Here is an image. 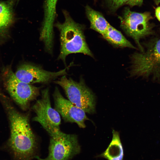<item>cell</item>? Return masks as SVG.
Instances as JSON below:
<instances>
[{
  "instance_id": "cell-1",
  "label": "cell",
  "mask_w": 160,
  "mask_h": 160,
  "mask_svg": "<svg viewBox=\"0 0 160 160\" xmlns=\"http://www.w3.org/2000/svg\"><path fill=\"white\" fill-rule=\"evenodd\" d=\"M3 102L10 124L8 145L18 160H31L37 156V145L28 116L17 112L7 100Z\"/></svg>"
},
{
  "instance_id": "cell-2",
  "label": "cell",
  "mask_w": 160,
  "mask_h": 160,
  "mask_svg": "<svg viewBox=\"0 0 160 160\" xmlns=\"http://www.w3.org/2000/svg\"><path fill=\"white\" fill-rule=\"evenodd\" d=\"M63 13L64 21L55 25L60 32V49L57 59L66 65V57L70 54L80 53L93 57L86 41L83 25L75 21L66 11Z\"/></svg>"
},
{
  "instance_id": "cell-3",
  "label": "cell",
  "mask_w": 160,
  "mask_h": 160,
  "mask_svg": "<svg viewBox=\"0 0 160 160\" xmlns=\"http://www.w3.org/2000/svg\"><path fill=\"white\" fill-rule=\"evenodd\" d=\"M143 52H135L131 57V74L132 76L160 79V38H155L145 45Z\"/></svg>"
},
{
  "instance_id": "cell-4",
  "label": "cell",
  "mask_w": 160,
  "mask_h": 160,
  "mask_svg": "<svg viewBox=\"0 0 160 160\" xmlns=\"http://www.w3.org/2000/svg\"><path fill=\"white\" fill-rule=\"evenodd\" d=\"M55 82L63 89L68 100L76 106L89 114L95 112V95L82 78L77 82L64 75Z\"/></svg>"
},
{
  "instance_id": "cell-5",
  "label": "cell",
  "mask_w": 160,
  "mask_h": 160,
  "mask_svg": "<svg viewBox=\"0 0 160 160\" xmlns=\"http://www.w3.org/2000/svg\"><path fill=\"white\" fill-rule=\"evenodd\" d=\"M119 18L121 26L125 33L135 41L141 52L144 49L140 41L141 39L154 33L153 25L150 22L152 16L149 12H137L125 9Z\"/></svg>"
},
{
  "instance_id": "cell-6",
  "label": "cell",
  "mask_w": 160,
  "mask_h": 160,
  "mask_svg": "<svg viewBox=\"0 0 160 160\" xmlns=\"http://www.w3.org/2000/svg\"><path fill=\"white\" fill-rule=\"evenodd\" d=\"M49 153L44 159L37 156L38 160H70L81 151L77 135L67 134L61 130L50 136Z\"/></svg>"
},
{
  "instance_id": "cell-7",
  "label": "cell",
  "mask_w": 160,
  "mask_h": 160,
  "mask_svg": "<svg viewBox=\"0 0 160 160\" xmlns=\"http://www.w3.org/2000/svg\"><path fill=\"white\" fill-rule=\"evenodd\" d=\"M32 108L36 113L33 120L39 123L50 136L60 130V115L51 106L48 88L41 91V98L36 101Z\"/></svg>"
},
{
  "instance_id": "cell-8",
  "label": "cell",
  "mask_w": 160,
  "mask_h": 160,
  "mask_svg": "<svg viewBox=\"0 0 160 160\" xmlns=\"http://www.w3.org/2000/svg\"><path fill=\"white\" fill-rule=\"evenodd\" d=\"M6 88L9 94L23 110L28 107L30 102L39 94V88L18 79L11 69L5 72Z\"/></svg>"
},
{
  "instance_id": "cell-9",
  "label": "cell",
  "mask_w": 160,
  "mask_h": 160,
  "mask_svg": "<svg viewBox=\"0 0 160 160\" xmlns=\"http://www.w3.org/2000/svg\"><path fill=\"white\" fill-rule=\"evenodd\" d=\"M66 69V68L57 72H51L38 65L25 63L20 66L15 74L20 80L27 84H46L59 76L65 75Z\"/></svg>"
},
{
  "instance_id": "cell-10",
  "label": "cell",
  "mask_w": 160,
  "mask_h": 160,
  "mask_svg": "<svg viewBox=\"0 0 160 160\" xmlns=\"http://www.w3.org/2000/svg\"><path fill=\"white\" fill-rule=\"evenodd\" d=\"M55 109L66 122L74 123L81 128L86 127L85 121L90 120L85 112L65 98L57 87L53 94Z\"/></svg>"
},
{
  "instance_id": "cell-11",
  "label": "cell",
  "mask_w": 160,
  "mask_h": 160,
  "mask_svg": "<svg viewBox=\"0 0 160 160\" xmlns=\"http://www.w3.org/2000/svg\"><path fill=\"white\" fill-rule=\"evenodd\" d=\"M58 0H45L44 18L40 34L39 39L44 44L45 50L50 54H52L53 49V27Z\"/></svg>"
},
{
  "instance_id": "cell-12",
  "label": "cell",
  "mask_w": 160,
  "mask_h": 160,
  "mask_svg": "<svg viewBox=\"0 0 160 160\" xmlns=\"http://www.w3.org/2000/svg\"><path fill=\"white\" fill-rule=\"evenodd\" d=\"M16 1H0V34L7 31L15 21L14 6Z\"/></svg>"
},
{
  "instance_id": "cell-13",
  "label": "cell",
  "mask_w": 160,
  "mask_h": 160,
  "mask_svg": "<svg viewBox=\"0 0 160 160\" xmlns=\"http://www.w3.org/2000/svg\"><path fill=\"white\" fill-rule=\"evenodd\" d=\"M112 140L106 150L98 157L108 160H123L124 152L119 133L113 130Z\"/></svg>"
},
{
  "instance_id": "cell-14",
  "label": "cell",
  "mask_w": 160,
  "mask_h": 160,
  "mask_svg": "<svg viewBox=\"0 0 160 160\" xmlns=\"http://www.w3.org/2000/svg\"><path fill=\"white\" fill-rule=\"evenodd\" d=\"M85 11L90 23V28L102 35H103L110 24L102 14L89 6L87 5L86 7Z\"/></svg>"
},
{
  "instance_id": "cell-15",
  "label": "cell",
  "mask_w": 160,
  "mask_h": 160,
  "mask_svg": "<svg viewBox=\"0 0 160 160\" xmlns=\"http://www.w3.org/2000/svg\"><path fill=\"white\" fill-rule=\"evenodd\" d=\"M103 37L113 46L118 47L136 48L119 31L109 24Z\"/></svg>"
},
{
  "instance_id": "cell-16",
  "label": "cell",
  "mask_w": 160,
  "mask_h": 160,
  "mask_svg": "<svg viewBox=\"0 0 160 160\" xmlns=\"http://www.w3.org/2000/svg\"><path fill=\"white\" fill-rule=\"evenodd\" d=\"M129 0H108L110 8L113 10L118 9L123 4L126 3Z\"/></svg>"
},
{
  "instance_id": "cell-17",
  "label": "cell",
  "mask_w": 160,
  "mask_h": 160,
  "mask_svg": "<svg viewBox=\"0 0 160 160\" xmlns=\"http://www.w3.org/2000/svg\"><path fill=\"white\" fill-rule=\"evenodd\" d=\"M143 0H129L126 4L131 6H140L143 3Z\"/></svg>"
},
{
  "instance_id": "cell-18",
  "label": "cell",
  "mask_w": 160,
  "mask_h": 160,
  "mask_svg": "<svg viewBox=\"0 0 160 160\" xmlns=\"http://www.w3.org/2000/svg\"><path fill=\"white\" fill-rule=\"evenodd\" d=\"M155 14L156 17L160 22V6L157 7L155 10Z\"/></svg>"
},
{
  "instance_id": "cell-19",
  "label": "cell",
  "mask_w": 160,
  "mask_h": 160,
  "mask_svg": "<svg viewBox=\"0 0 160 160\" xmlns=\"http://www.w3.org/2000/svg\"><path fill=\"white\" fill-rule=\"evenodd\" d=\"M154 1L157 5L160 3V0H154Z\"/></svg>"
}]
</instances>
